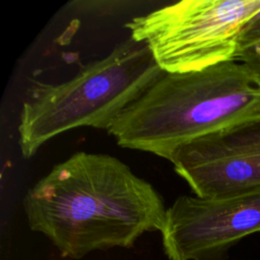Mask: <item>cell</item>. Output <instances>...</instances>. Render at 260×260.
I'll return each instance as SVG.
<instances>
[{
	"instance_id": "cell-1",
	"label": "cell",
	"mask_w": 260,
	"mask_h": 260,
	"mask_svg": "<svg viewBox=\"0 0 260 260\" xmlns=\"http://www.w3.org/2000/svg\"><path fill=\"white\" fill-rule=\"evenodd\" d=\"M22 205L29 229L71 259L131 248L144 233L160 232L167 212L156 189L126 164L85 151L55 165L26 191Z\"/></svg>"
},
{
	"instance_id": "cell-2",
	"label": "cell",
	"mask_w": 260,
	"mask_h": 260,
	"mask_svg": "<svg viewBox=\"0 0 260 260\" xmlns=\"http://www.w3.org/2000/svg\"><path fill=\"white\" fill-rule=\"evenodd\" d=\"M260 113V80L232 59L202 70L162 74L107 131L124 148L172 161L185 144Z\"/></svg>"
},
{
	"instance_id": "cell-3",
	"label": "cell",
	"mask_w": 260,
	"mask_h": 260,
	"mask_svg": "<svg viewBox=\"0 0 260 260\" xmlns=\"http://www.w3.org/2000/svg\"><path fill=\"white\" fill-rule=\"evenodd\" d=\"M162 72L147 45L130 38L106 57L82 66L69 80L34 82L17 126L22 157H32L48 140L75 128L108 131Z\"/></svg>"
},
{
	"instance_id": "cell-4",
	"label": "cell",
	"mask_w": 260,
	"mask_h": 260,
	"mask_svg": "<svg viewBox=\"0 0 260 260\" xmlns=\"http://www.w3.org/2000/svg\"><path fill=\"white\" fill-rule=\"evenodd\" d=\"M260 0H183L125 23L164 72L184 73L235 59L244 23Z\"/></svg>"
},
{
	"instance_id": "cell-5",
	"label": "cell",
	"mask_w": 260,
	"mask_h": 260,
	"mask_svg": "<svg viewBox=\"0 0 260 260\" xmlns=\"http://www.w3.org/2000/svg\"><path fill=\"white\" fill-rule=\"evenodd\" d=\"M260 232V188L213 198L183 195L160 231L169 260H226L243 238Z\"/></svg>"
},
{
	"instance_id": "cell-6",
	"label": "cell",
	"mask_w": 260,
	"mask_h": 260,
	"mask_svg": "<svg viewBox=\"0 0 260 260\" xmlns=\"http://www.w3.org/2000/svg\"><path fill=\"white\" fill-rule=\"evenodd\" d=\"M171 162L201 198L260 188V113L192 140Z\"/></svg>"
},
{
	"instance_id": "cell-7",
	"label": "cell",
	"mask_w": 260,
	"mask_h": 260,
	"mask_svg": "<svg viewBox=\"0 0 260 260\" xmlns=\"http://www.w3.org/2000/svg\"><path fill=\"white\" fill-rule=\"evenodd\" d=\"M260 43V8L244 23L239 37L238 49Z\"/></svg>"
},
{
	"instance_id": "cell-8",
	"label": "cell",
	"mask_w": 260,
	"mask_h": 260,
	"mask_svg": "<svg viewBox=\"0 0 260 260\" xmlns=\"http://www.w3.org/2000/svg\"><path fill=\"white\" fill-rule=\"evenodd\" d=\"M235 59L248 67L260 80V43L238 49Z\"/></svg>"
}]
</instances>
